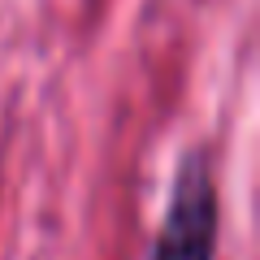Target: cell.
<instances>
[{
	"label": "cell",
	"mask_w": 260,
	"mask_h": 260,
	"mask_svg": "<svg viewBox=\"0 0 260 260\" xmlns=\"http://www.w3.org/2000/svg\"><path fill=\"white\" fill-rule=\"evenodd\" d=\"M221 239V191L204 148H186L174 169L169 204L148 260H217Z\"/></svg>",
	"instance_id": "6da1fadb"
}]
</instances>
